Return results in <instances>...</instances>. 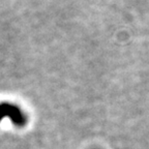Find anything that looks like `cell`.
I'll return each mask as SVG.
<instances>
[{"instance_id": "obj_1", "label": "cell", "mask_w": 149, "mask_h": 149, "mask_svg": "<svg viewBox=\"0 0 149 149\" xmlns=\"http://www.w3.org/2000/svg\"><path fill=\"white\" fill-rule=\"evenodd\" d=\"M4 117H9L14 123L17 125H22L26 122V118L18 107L12 105H0V120H2Z\"/></svg>"}]
</instances>
